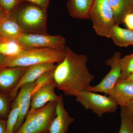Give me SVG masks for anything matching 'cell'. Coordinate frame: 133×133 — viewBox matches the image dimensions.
Listing matches in <instances>:
<instances>
[{"mask_svg": "<svg viewBox=\"0 0 133 133\" xmlns=\"http://www.w3.org/2000/svg\"><path fill=\"white\" fill-rule=\"evenodd\" d=\"M57 101L49 102L43 107L28 113L15 133H49L50 125L56 116Z\"/></svg>", "mask_w": 133, "mask_h": 133, "instance_id": "277c9868", "label": "cell"}, {"mask_svg": "<svg viewBox=\"0 0 133 133\" xmlns=\"http://www.w3.org/2000/svg\"><path fill=\"white\" fill-rule=\"evenodd\" d=\"M22 33L13 12L5 15L0 21V41L15 42Z\"/></svg>", "mask_w": 133, "mask_h": 133, "instance_id": "5bb4252c", "label": "cell"}, {"mask_svg": "<svg viewBox=\"0 0 133 133\" xmlns=\"http://www.w3.org/2000/svg\"><path fill=\"white\" fill-rule=\"evenodd\" d=\"M93 28L97 35L108 38L115 24L114 15L108 0H95L90 14Z\"/></svg>", "mask_w": 133, "mask_h": 133, "instance_id": "5b68a950", "label": "cell"}, {"mask_svg": "<svg viewBox=\"0 0 133 133\" xmlns=\"http://www.w3.org/2000/svg\"><path fill=\"white\" fill-rule=\"evenodd\" d=\"M127 79H128L129 80H130L133 82V73H132L130 74L129 76L127 78Z\"/></svg>", "mask_w": 133, "mask_h": 133, "instance_id": "1f68e13d", "label": "cell"}, {"mask_svg": "<svg viewBox=\"0 0 133 133\" xmlns=\"http://www.w3.org/2000/svg\"><path fill=\"white\" fill-rule=\"evenodd\" d=\"M122 54L119 51L115 52L112 57L107 59L105 63L111 67L109 72L97 85L90 86L87 90L94 92L104 93L109 95L115 85L120 78L121 68L120 60Z\"/></svg>", "mask_w": 133, "mask_h": 133, "instance_id": "ba28073f", "label": "cell"}, {"mask_svg": "<svg viewBox=\"0 0 133 133\" xmlns=\"http://www.w3.org/2000/svg\"><path fill=\"white\" fill-rule=\"evenodd\" d=\"M120 116L121 124L118 133H133L132 125L124 108H121Z\"/></svg>", "mask_w": 133, "mask_h": 133, "instance_id": "603a6c76", "label": "cell"}, {"mask_svg": "<svg viewBox=\"0 0 133 133\" xmlns=\"http://www.w3.org/2000/svg\"><path fill=\"white\" fill-rule=\"evenodd\" d=\"M55 70V69L46 72L39 76L38 78L34 81V90L33 91L35 90L42 86L54 81Z\"/></svg>", "mask_w": 133, "mask_h": 133, "instance_id": "cb8c5ba5", "label": "cell"}, {"mask_svg": "<svg viewBox=\"0 0 133 133\" xmlns=\"http://www.w3.org/2000/svg\"><path fill=\"white\" fill-rule=\"evenodd\" d=\"M22 0H0V7L6 14L15 11L22 2Z\"/></svg>", "mask_w": 133, "mask_h": 133, "instance_id": "d4e9b609", "label": "cell"}, {"mask_svg": "<svg viewBox=\"0 0 133 133\" xmlns=\"http://www.w3.org/2000/svg\"><path fill=\"white\" fill-rule=\"evenodd\" d=\"M128 29L133 31V12L129 13L125 17L124 23Z\"/></svg>", "mask_w": 133, "mask_h": 133, "instance_id": "4316f807", "label": "cell"}, {"mask_svg": "<svg viewBox=\"0 0 133 133\" xmlns=\"http://www.w3.org/2000/svg\"><path fill=\"white\" fill-rule=\"evenodd\" d=\"M131 123H132V125L133 127V122H131Z\"/></svg>", "mask_w": 133, "mask_h": 133, "instance_id": "d6a6232c", "label": "cell"}, {"mask_svg": "<svg viewBox=\"0 0 133 133\" xmlns=\"http://www.w3.org/2000/svg\"><path fill=\"white\" fill-rule=\"evenodd\" d=\"M121 108L125 107L133 100V82L128 79H119L109 95Z\"/></svg>", "mask_w": 133, "mask_h": 133, "instance_id": "4fadbf2b", "label": "cell"}, {"mask_svg": "<svg viewBox=\"0 0 133 133\" xmlns=\"http://www.w3.org/2000/svg\"><path fill=\"white\" fill-rule=\"evenodd\" d=\"M76 97L86 110H91L100 118L105 114L115 112L118 109L117 103L109 96L85 90L78 93Z\"/></svg>", "mask_w": 133, "mask_h": 133, "instance_id": "8992f818", "label": "cell"}, {"mask_svg": "<svg viewBox=\"0 0 133 133\" xmlns=\"http://www.w3.org/2000/svg\"><path fill=\"white\" fill-rule=\"evenodd\" d=\"M121 68V73L119 79H126L133 73V52L127 55L120 60Z\"/></svg>", "mask_w": 133, "mask_h": 133, "instance_id": "44dd1931", "label": "cell"}, {"mask_svg": "<svg viewBox=\"0 0 133 133\" xmlns=\"http://www.w3.org/2000/svg\"><path fill=\"white\" fill-rule=\"evenodd\" d=\"M20 112V96L17 94L12 102L6 121V133H14Z\"/></svg>", "mask_w": 133, "mask_h": 133, "instance_id": "d6986e66", "label": "cell"}, {"mask_svg": "<svg viewBox=\"0 0 133 133\" xmlns=\"http://www.w3.org/2000/svg\"><path fill=\"white\" fill-rule=\"evenodd\" d=\"M22 1L33 3L42 8L45 11H47L50 0H22Z\"/></svg>", "mask_w": 133, "mask_h": 133, "instance_id": "484cf974", "label": "cell"}, {"mask_svg": "<svg viewBox=\"0 0 133 133\" xmlns=\"http://www.w3.org/2000/svg\"><path fill=\"white\" fill-rule=\"evenodd\" d=\"M95 0H68L66 6L69 15L72 18L88 20Z\"/></svg>", "mask_w": 133, "mask_h": 133, "instance_id": "2e32d148", "label": "cell"}, {"mask_svg": "<svg viewBox=\"0 0 133 133\" xmlns=\"http://www.w3.org/2000/svg\"><path fill=\"white\" fill-rule=\"evenodd\" d=\"M6 121L0 118V133H6Z\"/></svg>", "mask_w": 133, "mask_h": 133, "instance_id": "f546056e", "label": "cell"}, {"mask_svg": "<svg viewBox=\"0 0 133 133\" xmlns=\"http://www.w3.org/2000/svg\"><path fill=\"white\" fill-rule=\"evenodd\" d=\"M13 101L9 95L0 93V118L7 119Z\"/></svg>", "mask_w": 133, "mask_h": 133, "instance_id": "7402d4cb", "label": "cell"}, {"mask_svg": "<svg viewBox=\"0 0 133 133\" xmlns=\"http://www.w3.org/2000/svg\"><path fill=\"white\" fill-rule=\"evenodd\" d=\"M9 57L0 54V68L3 67L9 61Z\"/></svg>", "mask_w": 133, "mask_h": 133, "instance_id": "f1b7e54d", "label": "cell"}, {"mask_svg": "<svg viewBox=\"0 0 133 133\" xmlns=\"http://www.w3.org/2000/svg\"><path fill=\"white\" fill-rule=\"evenodd\" d=\"M13 13L22 33L48 34L47 11L42 8L23 1Z\"/></svg>", "mask_w": 133, "mask_h": 133, "instance_id": "7a4b0ae2", "label": "cell"}, {"mask_svg": "<svg viewBox=\"0 0 133 133\" xmlns=\"http://www.w3.org/2000/svg\"><path fill=\"white\" fill-rule=\"evenodd\" d=\"M56 88V83L54 80L33 91L31 96V105L28 113L43 107L49 102L57 101L59 96L55 92Z\"/></svg>", "mask_w": 133, "mask_h": 133, "instance_id": "9c48e42d", "label": "cell"}, {"mask_svg": "<svg viewBox=\"0 0 133 133\" xmlns=\"http://www.w3.org/2000/svg\"><path fill=\"white\" fill-rule=\"evenodd\" d=\"M28 67L0 68V93L10 95Z\"/></svg>", "mask_w": 133, "mask_h": 133, "instance_id": "30bf717a", "label": "cell"}, {"mask_svg": "<svg viewBox=\"0 0 133 133\" xmlns=\"http://www.w3.org/2000/svg\"><path fill=\"white\" fill-rule=\"evenodd\" d=\"M6 14H5V12H3V10L0 7V21L3 18V17L5 16V15Z\"/></svg>", "mask_w": 133, "mask_h": 133, "instance_id": "4dcf8cb0", "label": "cell"}, {"mask_svg": "<svg viewBox=\"0 0 133 133\" xmlns=\"http://www.w3.org/2000/svg\"><path fill=\"white\" fill-rule=\"evenodd\" d=\"M56 66L57 65L54 63H45L34 65L28 67L19 80L15 88L9 95L13 101L23 85L27 83L34 82L43 73L55 70Z\"/></svg>", "mask_w": 133, "mask_h": 133, "instance_id": "8fae6325", "label": "cell"}, {"mask_svg": "<svg viewBox=\"0 0 133 133\" xmlns=\"http://www.w3.org/2000/svg\"><path fill=\"white\" fill-rule=\"evenodd\" d=\"M116 45L120 47L133 45V31L121 28L115 24L109 33V37Z\"/></svg>", "mask_w": 133, "mask_h": 133, "instance_id": "ac0fdd59", "label": "cell"}, {"mask_svg": "<svg viewBox=\"0 0 133 133\" xmlns=\"http://www.w3.org/2000/svg\"><path fill=\"white\" fill-rule=\"evenodd\" d=\"M65 57L57 65L54 74L56 87L66 96H75L87 90L94 79L87 66L88 58L79 54L68 46L65 49Z\"/></svg>", "mask_w": 133, "mask_h": 133, "instance_id": "6da1fadb", "label": "cell"}, {"mask_svg": "<svg viewBox=\"0 0 133 133\" xmlns=\"http://www.w3.org/2000/svg\"><path fill=\"white\" fill-rule=\"evenodd\" d=\"M101 133V132H94V133Z\"/></svg>", "mask_w": 133, "mask_h": 133, "instance_id": "836d02e7", "label": "cell"}, {"mask_svg": "<svg viewBox=\"0 0 133 133\" xmlns=\"http://www.w3.org/2000/svg\"><path fill=\"white\" fill-rule=\"evenodd\" d=\"M74 119L69 115L64 107L63 95L59 96L56 107V116L49 129V133H66Z\"/></svg>", "mask_w": 133, "mask_h": 133, "instance_id": "7c38bea8", "label": "cell"}, {"mask_svg": "<svg viewBox=\"0 0 133 133\" xmlns=\"http://www.w3.org/2000/svg\"><path fill=\"white\" fill-rule=\"evenodd\" d=\"M24 49H52L64 50L65 38L61 36L22 33L15 41Z\"/></svg>", "mask_w": 133, "mask_h": 133, "instance_id": "52a82bcc", "label": "cell"}, {"mask_svg": "<svg viewBox=\"0 0 133 133\" xmlns=\"http://www.w3.org/2000/svg\"><path fill=\"white\" fill-rule=\"evenodd\" d=\"M111 5L115 24L119 25L124 23L127 15L133 12V0H108Z\"/></svg>", "mask_w": 133, "mask_h": 133, "instance_id": "e0dca14e", "label": "cell"}, {"mask_svg": "<svg viewBox=\"0 0 133 133\" xmlns=\"http://www.w3.org/2000/svg\"><path fill=\"white\" fill-rule=\"evenodd\" d=\"M34 87L33 82L25 84L19 90L18 94L20 96V112L15 127L14 133L16 132L21 127L28 113L31 105V96Z\"/></svg>", "mask_w": 133, "mask_h": 133, "instance_id": "9a60e30c", "label": "cell"}, {"mask_svg": "<svg viewBox=\"0 0 133 133\" xmlns=\"http://www.w3.org/2000/svg\"><path fill=\"white\" fill-rule=\"evenodd\" d=\"M124 108L129 119L133 122V100L128 103L125 107Z\"/></svg>", "mask_w": 133, "mask_h": 133, "instance_id": "83f0119b", "label": "cell"}, {"mask_svg": "<svg viewBox=\"0 0 133 133\" xmlns=\"http://www.w3.org/2000/svg\"><path fill=\"white\" fill-rule=\"evenodd\" d=\"M24 49L14 41H0V54L9 57L18 56Z\"/></svg>", "mask_w": 133, "mask_h": 133, "instance_id": "ffe728a7", "label": "cell"}, {"mask_svg": "<svg viewBox=\"0 0 133 133\" xmlns=\"http://www.w3.org/2000/svg\"><path fill=\"white\" fill-rule=\"evenodd\" d=\"M65 55V50L52 49H24L18 56L10 57L9 61L3 67H28L45 63L58 64L63 61Z\"/></svg>", "mask_w": 133, "mask_h": 133, "instance_id": "3957f363", "label": "cell"}]
</instances>
